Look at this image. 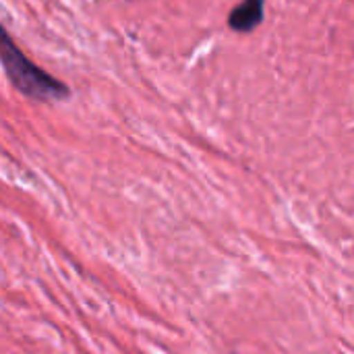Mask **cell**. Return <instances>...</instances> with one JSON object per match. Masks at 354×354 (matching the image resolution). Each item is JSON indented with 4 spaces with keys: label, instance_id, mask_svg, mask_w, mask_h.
Segmentation results:
<instances>
[{
    "label": "cell",
    "instance_id": "6da1fadb",
    "mask_svg": "<svg viewBox=\"0 0 354 354\" xmlns=\"http://www.w3.org/2000/svg\"><path fill=\"white\" fill-rule=\"evenodd\" d=\"M0 62L4 66L8 81L31 100L52 102L64 100L68 95V87L50 73H46L41 66L31 62L23 54V50L12 41L4 27H0Z\"/></svg>",
    "mask_w": 354,
    "mask_h": 354
},
{
    "label": "cell",
    "instance_id": "7a4b0ae2",
    "mask_svg": "<svg viewBox=\"0 0 354 354\" xmlns=\"http://www.w3.org/2000/svg\"><path fill=\"white\" fill-rule=\"evenodd\" d=\"M263 6H266V0H243L241 4L232 8L228 17V25L239 33L253 31L263 21Z\"/></svg>",
    "mask_w": 354,
    "mask_h": 354
}]
</instances>
